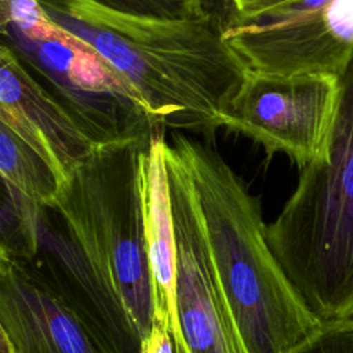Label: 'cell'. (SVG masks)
I'll return each mask as SVG.
<instances>
[{
  "instance_id": "1",
  "label": "cell",
  "mask_w": 353,
  "mask_h": 353,
  "mask_svg": "<svg viewBox=\"0 0 353 353\" xmlns=\"http://www.w3.org/2000/svg\"><path fill=\"white\" fill-rule=\"evenodd\" d=\"M37 1L127 79L167 130L212 139L251 69L210 12L174 21L117 11L98 0Z\"/></svg>"
},
{
  "instance_id": "2",
  "label": "cell",
  "mask_w": 353,
  "mask_h": 353,
  "mask_svg": "<svg viewBox=\"0 0 353 353\" xmlns=\"http://www.w3.org/2000/svg\"><path fill=\"white\" fill-rule=\"evenodd\" d=\"M190 170L216 273L248 353H288L321 323L266 236L259 201L207 143L176 131Z\"/></svg>"
},
{
  "instance_id": "3",
  "label": "cell",
  "mask_w": 353,
  "mask_h": 353,
  "mask_svg": "<svg viewBox=\"0 0 353 353\" xmlns=\"http://www.w3.org/2000/svg\"><path fill=\"white\" fill-rule=\"evenodd\" d=\"M339 83L325 159L299 170L295 189L266 225L276 258L321 321L353 317V58Z\"/></svg>"
},
{
  "instance_id": "4",
  "label": "cell",
  "mask_w": 353,
  "mask_h": 353,
  "mask_svg": "<svg viewBox=\"0 0 353 353\" xmlns=\"http://www.w3.org/2000/svg\"><path fill=\"white\" fill-rule=\"evenodd\" d=\"M149 141L99 148L73 172L52 207L120 298L142 339L154 319L143 205Z\"/></svg>"
},
{
  "instance_id": "5",
  "label": "cell",
  "mask_w": 353,
  "mask_h": 353,
  "mask_svg": "<svg viewBox=\"0 0 353 353\" xmlns=\"http://www.w3.org/2000/svg\"><path fill=\"white\" fill-rule=\"evenodd\" d=\"M1 43L98 146L146 142L157 127L142 95L37 0H0Z\"/></svg>"
},
{
  "instance_id": "6",
  "label": "cell",
  "mask_w": 353,
  "mask_h": 353,
  "mask_svg": "<svg viewBox=\"0 0 353 353\" xmlns=\"http://www.w3.org/2000/svg\"><path fill=\"white\" fill-rule=\"evenodd\" d=\"M339 91V76L332 73L277 74L251 68L225 110L222 128L252 139L269 156H287L302 170L327 156Z\"/></svg>"
},
{
  "instance_id": "7",
  "label": "cell",
  "mask_w": 353,
  "mask_h": 353,
  "mask_svg": "<svg viewBox=\"0 0 353 353\" xmlns=\"http://www.w3.org/2000/svg\"><path fill=\"white\" fill-rule=\"evenodd\" d=\"M223 39L256 70L341 76L353 58V0H294L256 19H230Z\"/></svg>"
},
{
  "instance_id": "8",
  "label": "cell",
  "mask_w": 353,
  "mask_h": 353,
  "mask_svg": "<svg viewBox=\"0 0 353 353\" xmlns=\"http://www.w3.org/2000/svg\"><path fill=\"white\" fill-rule=\"evenodd\" d=\"M179 324L189 353H248L216 273L196 186L179 149L167 141Z\"/></svg>"
},
{
  "instance_id": "9",
  "label": "cell",
  "mask_w": 353,
  "mask_h": 353,
  "mask_svg": "<svg viewBox=\"0 0 353 353\" xmlns=\"http://www.w3.org/2000/svg\"><path fill=\"white\" fill-rule=\"evenodd\" d=\"M23 265L66 303L103 353H141L142 335L130 313L55 208H41L37 250Z\"/></svg>"
},
{
  "instance_id": "10",
  "label": "cell",
  "mask_w": 353,
  "mask_h": 353,
  "mask_svg": "<svg viewBox=\"0 0 353 353\" xmlns=\"http://www.w3.org/2000/svg\"><path fill=\"white\" fill-rule=\"evenodd\" d=\"M0 123L36 149L68 181L101 148L3 43Z\"/></svg>"
},
{
  "instance_id": "11",
  "label": "cell",
  "mask_w": 353,
  "mask_h": 353,
  "mask_svg": "<svg viewBox=\"0 0 353 353\" xmlns=\"http://www.w3.org/2000/svg\"><path fill=\"white\" fill-rule=\"evenodd\" d=\"M0 332L17 353H103L66 303L34 272L3 256Z\"/></svg>"
},
{
  "instance_id": "12",
  "label": "cell",
  "mask_w": 353,
  "mask_h": 353,
  "mask_svg": "<svg viewBox=\"0 0 353 353\" xmlns=\"http://www.w3.org/2000/svg\"><path fill=\"white\" fill-rule=\"evenodd\" d=\"M165 146V128L157 127L150 137L143 164L145 229L153 285V320H160L168 327L175 353H189L179 324L176 240Z\"/></svg>"
},
{
  "instance_id": "13",
  "label": "cell",
  "mask_w": 353,
  "mask_h": 353,
  "mask_svg": "<svg viewBox=\"0 0 353 353\" xmlns=\"http://www.w3.org/2000/svg\"><path fill=\"white\" fill-rule=\"evenodd\" d=\"M0 175L43 207H54L68 179L36 149L0 123Z\"/></svg>"
},
{
  "instance_id": "14",
  "label": "cell",
  "mask_w": 353,
  "mask_h": 353,
  "mask_svg": "<svg viewBox=\"0 0 353 353\" xmlns=\"http://www.w3.org/2000/svg\"><path fill=\"white\" fill-rule=\"evenodd\" d=\"M0 256L28 262L37 250L39 218L43 205L6 181H1Z\"/></svg>"
},
{
  "instance_id": "15",
  "label": "cell",
  "mask_w": 353,
  "mask_h": 353,
  "mask_svg": "<svg viewBox=\"0 0 353 353\" xmlns=\"http://www.w3.org/2000/svg\"><path fill=\"white\" fill-rule=\"evenodd\" d=\"M117 11L161 19H193L208 14L205 0H98Z\"/></svg>"
},
{
  "instance_id": "16",
  "label": "cell",
  "mask_w": 353,
  "mask_h": 353,
  "mask_svg": "<svg viewBox=\"0 0 353 353\" xmlns=\"http://www.w3.org/2000/svg\"><path fill=\"white\" fill-rule=\"evenodd\" d=\"M288 353H353V317L321 321Z\"/></svg>"
},
{
  "instance_id": "17",
  "label": "cell",
  "mask_w": 353,
  "mask_h": 353,
  "mask_svg": "<svg viewBox=\"0 0 353 353\" xmlns=\"http://www.w3.org/2000/svg\"><path fill=\"white\" fill-rule=\"evenodd\" d=\"M233 6V19L251 21L294 0H229Z\"/></svg>"
},
{
  "instance_id": "18",
  "label": "cell",
  "mask_w": 353,
  "mask_h": 353,
  "mask_svg": "<svg viewBox=\"0 0 353 353\" xmlns=\"http://www.w3.org/2000/svg\"><path fill=\"white\" fill-rule=\"evenodd\" d=\"M141 353H175L171 332L163 321L153 320L150 332L142 339Z\"/></svg>"
},
{
  "instance_id": "19",
  "label": "cell",
  "mask_w": 353,
  "mask_h": 353,
  "mask_svg": "<svg viewBox=\"0 0 353 353\" xmlns=\"http://www.w3.org/2000/svg\"><path fill=\"white\" fill-rule=\"evenodd\" d=\"M0 353H17L15 346L3 332H0Z\"/></svg>"
}]
</instances>
